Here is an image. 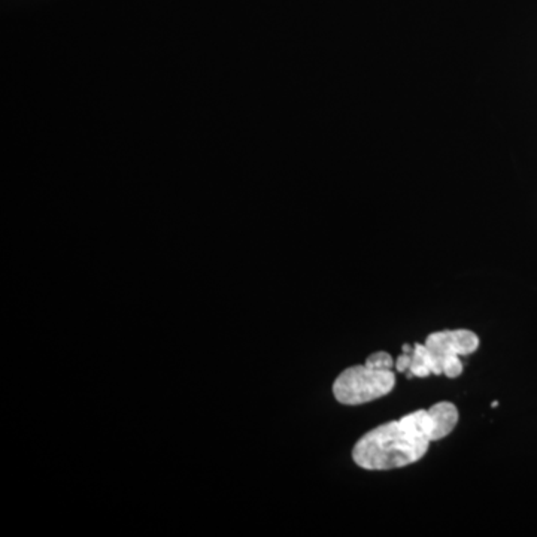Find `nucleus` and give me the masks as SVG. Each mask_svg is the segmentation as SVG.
Returning <instances> with one entry per match:
<instances>
[{
	"instance_id": "f03ea898",
	"label": "nucleus",
	"mask_w": 537,
	"mask_h": 537,
	"mask_svg": "<svg viewBox=\"0 0 537 537\" xmlns=\"http://www.w3.org/2000/svg\"><path fill=\"white\" fill-rule=\"evenodd\" d=\"M479 348V337L470 330H444L429 335L425 343H415L408 378L445 375L457 378L463 374L460 357Z\"/></svg>"
},
{
	"instance_id": "7ed1b4c3",
	"label": "nucleus",
	"mask_w": 537,
	"mask_h": 537,
	"mask_svg": "<svg viewBox=\"0 0 537 537\" xmlns=\"http://www.w3.org/2000/svg\"><path fill=\"white\" fill-rule=\"evenodd\" d=\"M394 385L393 370H378L362 364L342 371L333 383V394L339 403L357 406L390 394Z\"/></svg>"
},
{
	"instance_id": "20e7f679",
	"label": "nucleus",
	"mask_w": 537,
	"mask_h": 537,
	"mask_svg": "<svg viewBox=\"0 0 537 537\" xmlns=\"http://www.w3.org/2000/svg\"><path fill=\"white\" fill-rule=\"evenodd\" d=\"M364 364L378 370H393V367H395V362L393 360V357L385 351L374 352L367 358Z\"/></svg>"
},
{
	"instance_id": "39448f33",
	"label": "nucleus",
	"mask_w": 537,
	"mask_h": 537,
	"mask_svg": "<svg viewBox=\"0 0 537 537\" xmlns=\"http://www.w3.org/2000/svg\"><path fill=\"white\" fill-rule=\"evenodd\" d=\"M410 363H412V351L410 352L403 351L395 360V370L400 371V374H408Z\"/></svg>"
},
{
	"instance_id": "f257e3e1",
	"label": "nucleus",
	"mask_w": 537,
	"mask_h": 537,
	"mask_svg": "<svg viewBox=\"0 0 537 537\" xmlns=\"http://www.w3.org/2000/svg\"><path fill=\"white\" fill-rule=\"evenodd\" d=\"M458 418L457 406L449 402L415 410L366 433L354 445L352 458L366 470H391L414 464L425 456L432 442L452 433Z\"/></svg>"
}]
</instances>
